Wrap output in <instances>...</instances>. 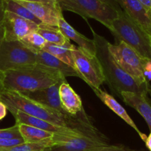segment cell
I'll return each mask as SVG.
<instances>
[{
    "instance_id": "obj_1",
    "label": "cell",
    "mask_w": 151,
    "mask_h": 151,
    "mask_svg": "<svg viewBox=\"0 0 151 151\" xmlns=\"http://www.w3.org/2000/svg\"><path fill=\"white\" fill-rule=\"evenodd\" d=\"M0 101L6 106L7 109H13L21 111L30 116L47 121L60 126L67 127L83 132H95L97 128L90 122L85 112L78 116H70L50 109L22 95L16 91H0Z\"/></svg>"
},
{
    "instance_id": "obj_2",
    "label": "cell",
    "mask_w": 151,
    "mask_h": 151,
    "mask_svg": "<svg viewBox=\"0 0 151 151\" xmlns=\"http://www.w3.org/2000/svg\"><path fill=\"white\" fill-rule=\"evenodd\" d=\"M63 82L67 81L61 72L38 63L6 71L1 78L3 90L19 93L41 89Z\"/></svg>"
},
{
    "instance_id": "obj_3",
    "label": "cell",
    "mask_w": 151,
    "mask_h": 151,
    "mask_svg": "<svg viewBox=\"0 0 151 151\" xmlns=\"http://www.w3.org/2000/svg\"><path fill=\"white\" fill-rule=\"evenodd\" d=\"M96 47V57L102 66L105 82L115 95L121 97L123 91L141 93L151 89L150 84L141 85L118 65L108 50V41L92 29Z\"/></svg>"
},
{
    "instance_id": "obj_4",
    "label": "cell",
    "mask_w": 151,
    "mask_h": 151,
    "mask_svg": "<svg viewBox=\"0 0 151 151\" xmlns=\"http://www.w3.org/2000/svg\"><path fill=\"white\" fill-rule=\"evenodd\" d=\"M61 9L79 15L84 19H93L112 28L113 22L118 16L121 9L119 6L106 0H57Z\"/></svg>"
},
{
    "instance_id": "obj_5",
    "label": "cell",
    "mask_w": 151,
    "mask_h": 151,
    "mask_svg": "<svg viewBox=\"0 0 151 151\" xmlns=\"http://www.w3.org/2000/svg\"><path fill=\"white\" fill-rule=\"evenodd\" d=\"M110 30L118 42L123 41L142 57L151 60L150 36L134 23L122 10L113 22Z\"/></svg>"
},
{
    "instance_id": "obj_6",
    "label": "cell",
    "mask_w": 151,
    "mask_h": 151,
    "mask_svg": "<svg viewBox=\"0 0 151 151\" xmlns=\"http://www.w3.org/2000/svg\"><path fill=\"white\" fill-rule=\"evenodd\" d=\"M108 50L118 66L141 85L150 84L144 73L147 58L142 57L133 49L123 41L116 44L108 43Z\"/></svg>"
},
{
    "instance_id": "obj_7",
    "label": "cell",
    "mask_w": 151,
    "mask_h": 151,
    "mask_svg": "<svg viewBox=\"0 0 151 151\" xmlns=\"http://www.w3.org/2000/svg\"><path fill=\"white\" fill-rule=\"evenodd\" d=\"M109 145V140L100 131L79 136L53 134L48 151H88Z\"/></svg>"
},
{
    "instance_id": "obj_8",
    "label": "cell",
    "mask_w": 151,
    "mask_h": 151,
    "mask_svg": "<svg viewBox=\"0 0 151 151\" xmlns=\"http://www.w3.org/2000/svg\"><path fill=\"white\" fill-rule=\"evenodd\" d=\"M36 63V53L19 41L3 40L0 47V71L4 72L12 69L33 65Z\"/></svg>"
},
{
    "instance_id": "obj_9",
    "label": "cell",
    "mask_w": 151,
    "mask_h": 151,
    "mask_svg": "<svg viewBox=\"0 0 151 151\" xmlns=\"http://www.w3.org/2000/svg\"><path fill=\"white\" fill-rule=\"evenodd\" d=\"M75 69L79 78L87 83L91 88H99L105 82L102 66L98 58L86 54L78 47L72 50Z\"/></svg>"
},
{
    "instance_id": "obj_10",
    "label": "cell",
    "mask_w": 151,
    "mask_h": 151,
    "mask_svg": "<svg viewBox=\"0 0 151 151\" xmlns=\"http://www.w3.org/2000/svg\"><path fill=\"white\" fill-rule=\"evenodd\" d=\"M2 26L4 41H20L30 32H37L39 25L5 10Z\"/></svg>"
},
{
    "instance_id": "obj_11",
    "label": "cell",
    "mask_w": 151,
    "mask_h": 151,
    "mask_svg": "<svg viewBox=\"0 0 151 151\" xmlns=\"http://www.w3.org/2000/svg\"><path fill=\"white\" fill-rule=\"evenodd\" d=\"M7 110L13 114L14 116L16 124H24V125H30V126L36 127L37 128L47 131L53 134H62V135L67 136H79L85 134L93 132H83V131H78V130L72 129V128H67V127L60 126L56 124L50 123L47 121L38 119L34 116H30L21 111L16 110L13 109H7ZM97 132V131H95Z\"/></svg>"
},
{
    "instance_id": "obj_12",
    "label": "cell",
    "mask_w": 151,
    "mask_h": 151,
    "mask_svg": "<svg viewBox=\"0 0 151 151\" xmlns=\"http://www.w3.org/2000/svg\"><path fill=\"white\" fill-rule=\"evenodd\" d=\"M29 10L43 24L57 27L59 19L62 14V10L59 4H52L38 1H27L13 0Z\"/></svg>"
},
{
    "instance_id": "obj_13",
    "label": "cell",
    "mask_w": 151,
    "mask_h": 151,
    "mask_svg": "<svg viewBox=\"0 0 151 151\" xmlns=\"http://www.w3.org/2000/svg\"><path fill=\"white\" fill-rule=\"evenodd\" d=\"M122 11L151 37L150 13L139 0H115Z\"/></svg>"
},
{
    "instance_id": "obj_14",
    "label": "cell",
    "mask_w": 151,
    "mask_h": 151,
    "mask_svg": "<svg viewBox=\"0 0 151 151\" xmlns=\"http://www.w3.org/2000/svg\"><path fill=\"white\" fill-rule=\"evenodd\" d=\"M62 83H58L47 88L35 90V91H25L21 94L25 97L37 102L40 104L47 106L56 111L66 114L62 108L60 97H59V87Z\"/></svg>"
},
{
    "instance_id": "obj_15",
    "label": "cell",
    "mask_w": 151,
    "mask_h": 151,
    "mask_svg": "<svg viewBox=\"0 0 151 151\" xmlns=\"http://www.w3.org/2000/svg\"><path fill=\"white\" fill-rule=\"evenodd\" d=\"M121 98L127 106L140 114L151 132V89L141 94L123 91L121 94Z\"/></svg>"
},
{
    "instance_id": "obj_16",
    "label": "cell",
    "mask_w": 151,
    "mask_h": 151,
    "mask_svg": "<svg viewBox=\"0 0 151 151\" xmlns=\"http://www.w3.org/2000/svg\"><path fill=\"white\" fill-rule=\"evenodd\" d=\"M58 28L69 41H73L80 50L91 56L96 55V47L93 39H90L74 29L65 19L63 16L59 19Z\"/></svg>"
},
{
    "instance_id": "obj_17",
    "label": "cell",
    "mask_w": 151,
    "mask_h": 151,
    "mask_svg": "<svg viewBox=\"0 0 151 151\" xmlns=\"http://www.w3.org/2000/svg\"><path fill=\"white\" fill-rule=\"evenodd\" d=\"M59 97L62 108L66 114L76 116L84 112L81 98L67 82L61 84Z\"/></svg>"
},
{
    "instance_id": "obj_18",
    "label": "cell",
    "mask_w": 151,
    "mask_h": 151,
    "mask_svg": "<svg viewBox=\"0 0 151 151\" xmlns=\"http://www.w3.org/2000/svg\"><path fill=\"white\" fill-rule=\"evenodd\" d=\"M92 89L94 91L96 95L100 99L101 101H102L105 106H107V107L109 108L111 111H113L117 116H119V117L121 118V119H122L127 125H129L132 128H133V129L138 133V134L139 135L140 138L142 139L144 142L146 140L147 137L144 134H143V133L141 132V131H139L138 127L136 126V125L135 124V122H133V119H132L131 118H130V116H129V114L127 113L125 109L123 108L122 106H121V105L118 103V101H117L112 95L108 94L107 92L105 91L104 90L101 89L100 88H92Z\"/></svg>"
},
{
    "instance_id": "obj_19",
    "label": "cell",
    "mask_w": 151,
    "mask_h": 151,
    "mask_svg": "<svg viewBox=\"0 0 151 151\" xmlns=\"http://www.w3.org/2000/svg\"><path fill=\"white\" fill-rule=\"evenodd\" d=\"M36 63L59 71L65 78L66 77L79 78V75L75 69L44 50H40L37 52Z\"/></svg>"
},
{
    "instance_id": "obj_20",
    "label": "cell",
    "mask_w": 151,
    "mask_h": 151,
    "mask_svg": "<svg viewBox=\"0 0 151 151\" xmlns=\"http://www.w3.org/2000/svg\"><path fill=\"white\" fill-rule=\"evenodd\" d=\"M73 46V44H71L70 41L69 40L63 45H58V44L47 42L42 50L50 53L52 55L55 56L58 59L75 69L72 55V50Z\"/></svg>"
},
{
    "instance_id": "obj_21",
    "label": "cell",
    "mask_w": 151,
    "mask_h": 151,
    "mask_svg": "<svg viewBox=\"0 0 151 151\" xmlns=\"http://www.w3.org/2000/svg\"><path fill=\"white\" fill-rule=\"evenodd\" d=\"M19 128L25 142H39L50 139L53 136V134L51 133L24 124H19Z\"/></svg>"
},
{
    "instance_id": "obj_22",
    "label": "cell",
    "mask_w": 151,
    "mask_h": 151,
    "mask_svg": "<svg viewBox=\"0 0 151 151\" xmlns=\"http://www.w3.org/2000/svg\"><path fill=\"white\" fill-rule=\"evenodd\" d=\"M37 32L40 34L47 42L51 44L63 45L68 41V38L62 33L57 27L41 24L38 26Z\"/></svg>"
},
{
    "instance_id": "obj_23",
    "label": "cell",
    "mask_w": 151,
    "mask_h": 151,
    "mask_svg": "<svg viewBox=\"0 0 151 151\" xmlns=\"http://www.w3.org/2000/svg\"><path fill=\"white\" fill-rule=\"evenodd\" d=\"M4 9H5L6 11L15 13L17 16L24 18L25 19H28L29 21H31V22H34V23L38 25L42 24L41 21L38 20L29 10H28L26 7L21 5L20 4L17 3L16 1H13V0H4Z\"/></svg>"
},
{
    "instance_id": "obj_24",
    "label": "cell",
    "mask_w": 151,
    "mask_h": 151,
    "mask_svg": "<svg viewBox=\"0 0 151 151\" xmlns=\"http://www.w3.org/2000/svg\"><path fill=\"white\" fill-rule=\"evenodd\" d=\"M51 145V139L39 142H24L10 147L0 148V151H48Z\"/></svg>"
},
{
    "instance_id": "obj_25",
    "label": "cell",
    "mask_w": 151,
    "mask_h": 151,
    "mask_svg": "<svg viewBox=\"0 0 151 151\" xmlns=\"http://www.w3.org/2000/svg\"><path fill=\"white\" fill-rule=\"evenodd\" d=\"M20 41L36 54L40 50H43L47 43L44 38L37 32H30Z\"/></svg>"
},
{
    "instance_id": "obj_26",
    "label": "cell",
    "mask_w": 151,
    "mask_h": 151,
    "mask_svg": "<svg viewBox=\"0 0 151 151\" xmlns=\"http://www.w3.org/2000/svg\"><path fill=\"white\" fill-rule=\"evenodd\" d=\"M88 151H137L133 149L127 147L122 145H107L102 146V147H96Z\"/></svg>"
},
{
    "instance_id": "obj_27",
    "label": "cell",
    "mask_w": 151,
    "mask_h": 151,
    "mask_svg": "<svg viewBox=\"0 0 151 151\" xmlns=\"http://www.w3.org/2000/svg\"><path fill=\"white\" fill-rule=\"evenodd\" d=\"M3 40H4V28H3L2 25H0V47H1V43H2ZM2 73L0 71V91H2V85H1V78H2Z\"/></svg>"
},
{
    "instance_id": "obj_28",
    "label": "cell",
    "mask_w": 151,
    "mask_h": 151,
    "mask_svg": "<svg viewBox=\"0 0 151 151\" xmlns=\"http://www.w3.org/2000/svg\"><path fill=\"white\" fill-rule=\"evenodd\" d=\"M4 12H5V9H4V0H0V25H2L3 24Z\"/></svg>"
},
{
    "instance_id": "obj_29",
    "label": "cell",
    "mask_w": 151,
    "mask_h": 151,
    "mask_svg": "<svg viewBox=\"0 0 151 151\" xmlns=\"http://www.w3.org/2000/svg\"><path fill=\"white\" fill-rule=\"evenodd\" d=\"M22 1H38V2L47 3V4H58V1H57V0H22Z\"/></svg>"
},
{
    "instance_id": "obj_30",
    "label": "cell",
    "mask_w": 151,
    "mask_h": 151,
    "mask_svg": "<svg viewBox=\"0 0 151 151\" xmlns=\"http://www.w3.org/2000/svg\"><path fill=\"white\" fill-rule=\"evenodd\" d=\"M144 6L145 8L148 10L149 12H150L151 10V0H139Z\"/></svg>"
},
{
    "instance_id": "obj_31",
    "label": "cell",
    "mask_w": 151,
    "mask_h": 151,
    "mask_svg": "<svg viewBox=\"0 0 151 151\" xmlns=\"http://www.w3.org/2000/svg\"><path fill=\"white\" fill-rule=\"evenodd\" d=\"M144 142H145V145H146V147H147L149 151H151V132L150 133L149 136L147 137Z\"/></svg>"
},
{
    "instance_id": "obj_32",
    "label": "cell",
    "mask_w": 151,
    "mask_h": 151,
    "mask_svg": "<svg viewBox=\"0 0 151 151\" xmlns=\"http://www.w3.org/2000/svg\"><path fill=\"white\" fill-rule=\"evenodd\" d=\"M106 1H107L108 2L111 3V4H115V5H117V6H118V4H117V3L115 2V0H106Z\"/></svg>"
},
{
    "instance_id": "obj_33",
    "label": "cell",
    "mask_w": 151,
    "mask_h": 151,
    "mask_svg": "<svg viewBox=\"0 0 151 151\" xmlns=\"http://www.w3.org/2000/svg\"><path fill=\"white\" fill-rule=\"evenodd\" d=\"M150 16H151V10H150Z\"/></svg>"
},
{
    "instance_id": "obj_34",
    "label": "cell",
    "mask_w": 151,
    "mask_h": 151,
    "mask_svg": "<svg viewBox=\"0 0 151 151\" xmlns=\"http://www.w3.org/2000/svg\"><path fill=\"white\" fill-rule=\"evenodd\" d=\"M150 39H151V37H150Z\"/></svg>"
}]
</instances>
